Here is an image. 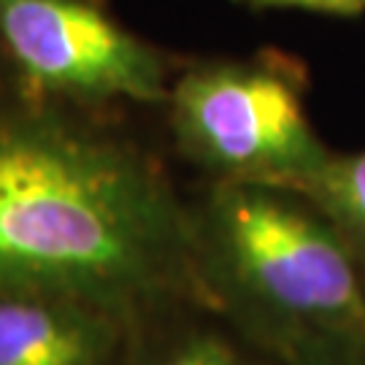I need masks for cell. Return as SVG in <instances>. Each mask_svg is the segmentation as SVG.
Instances as JSON below:
<instances>
[{"label": "cell", "mask_w": 365, "mask_h": 365, "mask_svg": "<svg viewBox=\"0 0 365 365\" xmlns=\"http://www.w3.org/2000/svg\"><path fill=\"white\" fill-rule=\"evenodd\" d=\"M247 3L265 9H309V11L330 14H354L365 9V0H247Z\"/></svg>", "instance_id": "obj_8"}, {"label": "cell", "mask_w": 365, "mask_h": 365, "mask_svg": "<svg viewBox=\"0 0 365 365\" xmlns=\"http://www.w3.org/2000/svg\"><path fill=\"white\" fill-rule=\"evenodd\" d=\"M125 365H260L244 344L214 325H184L133 346Z\"/></svg>", "instance_id": "obj_6"}, {"label": "cell", "mask_w": 365, "mask_h": 365, "mask_svg": "<svg viewBox=\"0 0 365 365\" xmlns=\"http://www.w3.org/2000/svg\"><path fill=\"white\" fill-rule=\"evenodd\" d=\"M135 317L92 300L0 289V365H125Z\"/></svg>", "instance_id": "obj_5"}, {"label": "cell", "mask_w": 365, "mask_h": 365, "mask_svg": "<svg viewBox=\"0 0 365 365\" xmlns=\"http://www.w3.org/2000/svg\"><path fill=\"white\" fill-rule=\"evenodd\" d=\"M306 197L346 235V241L352 235L365 244V152L330 155Z\"/></svg>", "instance_id": "obj_7"}, {"label": "cell", "mask_w": 365, "mask_h": 365, "mask_svg": "<svg viewBox=\"0 0 365 365\" xmlns=\"http://www.w3.org/2000/svg\"><path fill=\"white\" fill-rule=\"evenodd\" d=\"M0 289L133 317L206 287L190 209L133 146L60 106L0 117Z\"/></svg>", "instance_id": "obj_1"}, {"label": "cell", "mask_w": 365, "mask_h": 365, "mask_svg": "<svg viewBox=\"0 0 365 365\" xmlns=\"http://www.w3.org/2000/svg\"><path fill=\"white\" fill-rule=\"evenodd\" d=\"M360 344L352 346H322V349H314V352L298 354L292 357L295 365H365L363 360H354V349Z\"/></svg>", "instance_id": "obj_9"}, {"label": "cell", "mask_w": 365, "mask_h": 365, "mask_svg": "<svg viewBox=\"0 0 365 365\" xmlns=\"http://www.w3.org/2000/svg\"><path fill=\"white\" fill-rule=\"evenodd\" d=\"M173 138L217 182L262 184L306 195L330 160L303 90L287 68L206 63L170 81Z\"/></svg>", "instance_id": "obj_3"}, {"label": "cell", "mask_w": 365, "mask_h": 365, "mask_svg": "<svg viewBox=\"0 0 365 365\" xmlns=\"http://www.w3.org/2000/svg\"><path fill=\"white\" fill-rule=\"evenodd\" d=\"M0 54L54 103H165V57L92 0H0Z\"/></svg>", "instance_id": "obj_4"}, {"label": "cell", "mask_w": 365, "mask_h": 365, "mask_svg": "<svg viewBox=\"0 0 365 365\" xmlns=\"http://www.w3.org/2000/svg\"><path fill=\"white\" fill-rule=\"evenodd\" d=\"M206 295L282 357L365 344V284L349 241L312 200L214 182L190 209Z\"/></svg>", "instance_id": "obj_2"}]
</instances>
